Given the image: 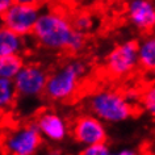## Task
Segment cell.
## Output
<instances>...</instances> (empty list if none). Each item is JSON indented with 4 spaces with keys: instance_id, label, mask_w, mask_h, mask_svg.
Here are the masks:
<instances>
[{
    "instance_id": "11",
    "label": "cell",
    "mask_w": 155,
    "mask_h": 155,
    "mask_svg": "<svg viewBox=\"0 0 155 155\" xmlns=\"http://www.w3.org/2000/svg\"><path fill=\"white\" fill-rule=\"evenodd\" d=\"M25 49V38L13 33L12 30L0 26V58L17 55Z\"/></svg>"
},
{
    "instance_id": "10",
    "label": "cell",
    "mask_w": 155,
    "mask_h": 155,
    "mask_svg": "<svg viewBox=\"0 0 155 155\" xmlns=\"http://www.w3.org/2000/svg\"><path fill=\"white\" fill-rule=\"evenodd\" d=\"M127 20L135 29L150 32L155 25V5L153 0H130L127 3Z\"/></svg>"
},
{
    "instance_id": "12",
    "label": "cell",
    "mask_w": 155,
    "mask_h": 155,
    "mask_svg": "<svg viewBox=\"0 0 155 155\" xmlns=\"http://www.w3.org/2000/svg\"><path fill=\"white\" fill-rule=\"evenodd\" d=\"M138 67L145 71L153 72L155 68V38L154 36H146L137 42Z\"/></svg>"
},
{
    "instance_id": "20",
    "label": "cell",
    "mask_w": 155,
    "mask_h": 155,
    "mask_svg": "<svg viewBox=\"0 0 155 155\" xmlns=\"http://www.w3.org/2000/svg\"><path fill=\"white\" fill-rule=\"evenodd\" d=\"M15 3H22V4H32L37 7H42L48 0H13Z\"/></svg>"
},
{
    "instance_id": "5",
    "label": "cell",
    "mask_w": 155,
    "mask_h": 155,
    "mask_svg": "<svg viewBox=\"0 0 155 155\" xmlns=\"http://www.w3.org/2000/svg\"><path fill=\"white\" fill-rule=\"evenodd\" d=\"M48 74L40 63H24L12 80L17 97L34 100L44 96Z\"/></svg>"
},
{
    "instance_id": "9",
    "label": "cell",
    "mask_w": 155,
    "mask_h": 155,
    "mask_svg": "<svg viewBox=\"0 0 155 155\" xmlns=\"http://www.w3.org/2000/svg\"><path fill=\"white\" fill-rule=\"evenodd\" d=\"M33 122L36 124L42 139L51 143L62 142L68 137L70 125L67 120L55 110L45 109L40 112Z\"/></svg>"
},
{
    "instance_id": "8",
    "label": "cell",
    "mask_w": 155,
    "mask_h": 155,
    "mask_svg": "<svg viewBox=\"0 0 155 155\" xmlns=\"http://www.w3.org/2000/svg\"><path fill=\"white\" fill-rule=\"evenodd\" d=\"M70 131L74 139L82 146H90L108 141L105 124L91 113L76 117L72 122V126L70 127Z\"/></svg>"
},
{
    "instance_id": "18",
    "label": "cell",
    "mask_w": 155,
    "mask_h": 155,
    "mask_svg": "<svg viewBox=\"0 0 155 155\" xmlns=\"http://www.w3.org/2000/svg\"><path fill=\"white\" fill-rule=\"evenodd\" d=\"M86 44H87V34L75 30V33H74V36H72V40L68 45L67 53H71V54L80 53L84 48H86Z\"/></svg>"
},
{
    "instance_id": "14",
    "label": "cell",
    "mask_w": 155,
    "mask_h": 155,
    "mask_svg": "<svg viewBox=\"0 0 155 155\" xmlns=\"http://www.w3.org/2000/svg\"><path fill=\"white\" fill-rule=\"evenodd\" d=\"M17 95L15 91L12 80H7L0 78V112L9 109L16 103Z\"/></svg>"
},
{
    "instance_id": "24",
    "label": "cell",
    "mask_w": 155,
    "mask_h": 155,
    "mask_svg": "<svg viewBox=\"0 0 155 155\" xmlns=\"http://www.w3.org/2000/svg\"><path fill=\"white\" fill-rule=\"evenodd\" d=\"M0 26H2V17H0Z\"/></svg>"
},
{
    "instance_id": "22",
    "label": "cell",
    "mask_w": 155,
    "mask_h": 155,
    "mask_svg": "<svg viewBox=\"0 0 155 155\" xmlns=\"http://www.w3.org/2000/svg\"><path fill=\"white\" fill-rule=\"evenodd\" d=\"M41 155H62V151L57 147H48L42 151Z\"/></svg>"
},
{
    "instance_id": "2",
    "label": "cell",
    "mask_w": 155,
    "mask_h": 155,
    "mask_svg": "<svg viewBox=\"0 0 155 155\" xmlns=\"http://www.w3.org/2000/svg\"><path fill=\"white\" fill-rule=\"evenodd\" d=\"M88 74V64L82 59H71L48 74L44 96L53 103H67L76 96L84 78Z\"/></svg>"
},
{
    "instance_id": "21",
    "label": "cell",
    "mask_w": 155,
    "mask_h": 155,
    "mask_svg": "<svg viewBox=\"0 0 155 155\" xmlns=\"http://www.w3.org/2000/svg\"><path fill=\"white\" fill-rule=\"evenodd\" d=\"M13 3H15L13 0H0V15L4 13Z\"/></svg>"
},
{
    "instance_id": "1",
    "label": "cell",
    "mask_w": 155,
    "mask_h": 155,
    "mask_svg": "<svg viewBox=\"0 0 155 155\" xmlns=\"http://www.w3.org/2000/svg\"><path fill=\"white\" fill-rule=\"evenodd\" d=\"M75 29L67 13L57 8H41L32 36L41 48L53 53H67Z\"/></svg>"
},
{
    "instance_id": "15",
    "label": "cell",
    "mask_w": 155,
    "mask_h": 155,
    "mask_svg": "<svg viewBox=\"0 0 155 155\" xmlns=\"http://www.w3.org/2000/svg\"><path fill=\"white\" fill-rule=\"evenodd\" d=\"M70 18H71L74 29L80 33L87 34L92 32V29L95 28V18L88 12H78L75 15H72V17Z\"/></svg>"
},
{
    "instance_id": "3",
    "label": "cell",
    "mask_w": 155,
    "mask_h": 155,
    "mask_svg": "<svg viewBox=\"0 0 155 155\" xmlns=\"http://www.w3.org/2000/svg\"><path fill=\"white\" fill-rule=\"evenodd\" d=\"M87 108L104 124H120L127 121L135 113V105L117 90L103 88L88 96Z\"/></svg>"
},
{
    "instance_id": "6",
    "label": "cell",
    "mask_w": 155,
    "mask_h": 155,
    "mask_svg": "<svg viewBox=\"0 0 155 155\" xmlns=\"http://www.w3.org/2000/svg\"><path fill=\"white\" fill-rule=\"evenodd\" d=\"M105 68L110 76L124 79L138 68L137 41L129 40L116 45L105 58Z\"/></svg>"
},
{
    "instance_id": "16",
    "label": "cell",
    "mask_w": 155,
    "mask_h": 155,
    "mask_svg": "<svg viewBox=\"0 0 155 155\" xmlns=\"http://www.w3.org/2000/svg\"><path fill=\"white\" fill-rule=\"evenodd\" d=\"M139 100H141V103H142L143 109L150 116H154L155 114V90H154V87L151 86L150 88L143 91V94L141 95Z\"/></svg>"
},
{
    "instance_id": "7",
    "label": "cell",
    "mask_w": 155,
    "mask_h": 155,
    "mask_svg": "<svg viewBox=\"0 0 155 155\" xmlns=\"http://www.w3.org/2000/svg\"><path fill=\"white\" fill-rule=\"evenodd\" d=\"M41 7L32 4H22V3H13L2 17V26L12 30L13 33L21 37L32 36L34 25L40 16Z\"/></svg>"
},
{
    "instance_id": "19",
    "label": "cell",
    "mask_w": 155,
    "mask_h": 155,
    "mask_svg": "<svg viewBox=\"0 0 155 155\" xmlns=\"http://www.w3.org/2000/svg\"><path fill=\"white\" fill-rule=\"evenodd\" d=\"M110 155H139V153L135 149H131V147H122L117 151H112Z\"/></svg>"
},
{
    "instance_id": "4",
    "label": "cell",
    "mask_w": 155,
    "mask_h": 155,
    "mask_svg": "<svg viewBox=\"0 0 155 155\" xmlns=\"http://www.w3.org/2000/svg\"><path fill=\"white\" fill-rule=\"evenodd\" d=\"M42 141L36 124L26 122L5 135L3 150L5 155H38L42 149Z\"/></svg>"
},
{
    "instance_id": "23",
    "label": "cell",
    "mask_w": 155,
    "mask_h": 155,
    "mask_svg": "<svg viewBox=\"0 0 155 155\" xmlns=\"http://www.w3.org/2000/svg\"><path fill=\"white\" fill-rule=\"evenodd\" d=\"M67 2H71V3H86L88 0H67Z\"/></svg>"
},
{
    "instance_id": "17",
    "label": "cell",
    "mask_w": 155,
    "mask_h": 155,
    "mask_svg": "<svg viewBox=\"0 0 155 155\" xmlns=\"http://www.w3.org/2000/svg\"><path fill=\"white\" fill-rule=\"evenodd\" d=\"M110 154H112V150L107 142L83 146V149L79 153V155H110Z\"/></svg>"
},
{
    "instance_id": "25",
    "label": "cell",
    "mask_w": 155,
    "mask_h": 155,
    "mask_svg": "<svg viewBox=\"0 0 155 155\" xmlns=\"http://www.w3.org/2000/svg\"><path fill=\"white\" fill-rule=\"evenodd\" d=\"M0 155H3V154H2V151H0Z\"/></svg>"
},
{
    "instance_id": "13",
    "label": "cell",
    "mask_w": 155,
    "mask_h": 155,
    "mask_svg": "<svg viewBox=\"0 0 155 155\" xmlns=\"http://www.w3.org/2000/svg\"><path fill=\"white\" fill-rule=\"evenodd\" d=\"M25 61L21 54L17 55H7L0 58V78L7 80H13L17 72L24 66Z\"/></svg>"
}]
</instances>
